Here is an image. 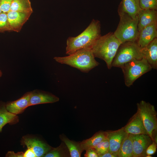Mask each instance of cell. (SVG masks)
Here are the masks:
<instances>
[{
  "label": "cell",
  "mask_w": 157,
  "mask_h": 157,
  "mask_svg": "<svg viewBox=\"0 0 157 157\" xmlns=\"http://www.w3.org/2000/svg\"><path fill=\"white\" fill-rule=\"evenodd\" d=\"M24 153L22 151L15 153L13 151H8L6 154V157H23Z\"/></svg>",
  "instance_id": "4dcf8cb0"
},
{
  "label": "cell",
  "mask_w": 157,
  "mask_h": 157,
  "mask_svg": "<svg viewBox=\"0 0 157 157\" xmlns=\"http://www.w3.org/2000/svg\"><path fill=\"white\" fill-rule=\"evenodd\" d=\"M139 32L146 26L157 22V11L154 10H141L138 15Z\"/></svg>",
  "instance_id": "e0dca14e"
},
{
  "label": "cell",
  "mask_w": 157,
  "mask_h": 157,
  "mask_svg": "<svg viewBox=\"0 0 157 157\" xmlns=\"http://www.w3.org/2000/svg\"><path fill=\"white\" fill-rule=\"evenodd\" d=\"M86 152L84 156L85 157H99L94 148H90L86 150Z\"/></svg>",
  "instance_id": "f546056e"
},
{
  "label": "cell",
  "mask_w": 157,
  "mask_h": 157,
  "mask_svg": "<svg viewBox=\"0 0 157 157\" xmlns=\"http://www.w3.org/2000/svg\"><path fill=\"white\" fill-rule=\"evenodd\" d=\"M10 31L8 24L7 13L2 12L0 14V32Z\"/></svg>",
  "instance_id": "4316f807"
},
{
  "label": "cell",
  "mask_w": 157,
  "mask_h": 157,
  "mask_svg": "<svg viewBox=\"0 0 157 157\" xmlns=\"http://www.w3.org/2000/svg\"><path fill=\"white\" fill-rule=\"evenodd\" d=\"M157 37V22L145 27L139 32L136 42L142 48L146 47Z\"/></svg>",
  "instance_id": "7c38bea8"
},
{
  "label": "cell",
  "mask_w": 157,
  "mask_h": 157,
  "mask_svg": "<svg viewBox=\"0 0 157 157\" xmlns=\"http://www.w3.org/2000/svg\"><path fill=\"white\" fill-rule=\"evenodd\" d=\"M23 157H37L34 151L31 149H27L24 153Z\"/></svg>",
  "instance_id": "1f68e13d"
},
{
  "label": "cell",
  "mask_w": 157,
  "mask_h": 157,
  "mask_svg": "<svg viewBox=\"0 0 157 157\" xmlns=\"http://www.w3.org/2000/svg\"><path fill=\"white\" fill-rule=\"evenodd\" d=\"M143 58L152 69H157V38H156L144 48H141Z\"/></svg>",
  "instance_id": "2e32d148"
},
{
  "label": "cell",
  "mask_w": 157,
  "mask_h": 157,
  "mask_svg": "<svg viewBox=\"0 0 157 157\" xmlns=\"http://www.w3.org/2000/svg\"><path fill=\"white\" fill-rule=\"evenodd\" d=\"M106 131L109 144V152L118 155L122 143L128 133L125 131L123 127L117 130Z\"/></svg>",
  "instance_id": "30bf717a"
},
{
  "label": "cell",
  "mask_w": 157,
  "mask_h": 157,
  "mask_svg": "<svg viewBox=\"0 0 157 157\" xmlns=\"http://www.w3.org/2000/svg\"><path fill=\"white\" fill-rule=\"evenodd\" d=\"M118 13L120 21L114 35L122 43L136 41L139 34L138 16L133 18L123 12L118 11Z\"/></svg>",
  "instance_id": "277c9868"
},
{
  "label": "cell",
  "mask_w": 157,
  "mask_h": 157,
  "mask_svg": "<svg viewBox=\"0 0 157 157\" xmlns=\"http://www.w3.org/2000/svg\"><path fill=\"white\" fill-rule=\"evenodd\" d=\"M121 68L124 74L125 84L128 87L131 86L139 78L152 69L144 58L132 60L124 64Z\"/></svg>",
  "instance_id": "8992f818"
},
{
  "label": "cell",
  "mask_w": 157,
  "mask_h": 157,
  "mask_svg": "<svg viewBox=\"0 0 157 157\" xmlns=\"http://www.w3.org/2000/svg\"><path fill=\"white\" fill-rule=\"evenodd\" d=\"M70 157V155L68 148L63 141L59 146L56 148H53L43 156V157Z\"/></svg>",
  "instance_id": "cb8c5ba5"
},
{
  "label": "cell",
  "mask_w": 157,
  "mask_h": 157,
  "mask_svg": "<svg viewBox=\"0 0 157 157\" xmlns=\"http://www.w3.org/2000/svg\"><path fill=\"white\" fill-rule=\"evenodd\" d=\"M118 157H133V147L130 134L123 142L118 153Z\"/></svg>",
  "instance_id": "603a6c76"
},
{
  "label": "cell",
  "mask_w": 157,
  "mask_h": 157,
  "mask_svg": "<svg viewBox=\"0 0 157 157\" xmlns=\"http://www.w3.org/2000/svg\"><path fill=\"white\" fill-rule=\"evenodd\" d=\"M31 91L25 93L19 99L5 103L7 110L10 113L17 115L23 113L30 106L29 100Z\"/></svg>",
  "instance_id": "9a60e30c"
},
{
  "label": "cell",
  "mask_w": 157,
  "mask_h": 157,
  "mask_svg": "<svg viewBox=\"0 0 157 157\" xmlns=\"http://www.w3.org/2000/svg\"><path fill=\"white\" fill-rule=\"evenodd\" d=\"M13 0H0V6L2 12L7 13L10 10Z\"/></svg>",
  "instance_id": "83f0119b"
},
{
  "label": "cell",
  "mask_w": 157,
  "mask_h": 157,
  "mask_svg": "<svg viewBox=\"0 0 157 157\" xmlns=\"http://www.w3.org/2000/svg\"><path fill=\"white\" fill-rule=\"evenodd\" d=\"M99 156L109 151V144L108 138L99 143L95 148Z\"/></svg>",
  "instance_id": "d4e9b609"
},
{
  "label": "cell",
  "mask_w": 157,
  "mask_h": 157,
  "mask_svg": "<svg viewBox=\"0 0 157 157\" xmlns=\"http://www.w3.org/2000/svg\"><path fill=\"white\" fill-rule=\"evenodd\" d=\"M157 130H153L151 134V138L153 142L157 144Z\"/></svg>",
  "instance_id": "d6a6232c"
},
{
  "label": "cell",
  "mask_w": 157,
  "mask_h": 157,
  "mask_svg": "<svg viewBox=\"0 0 157 157\" xmlns=\"http://www.w3.org/2000/svg\"><path fill=\"white\" fill-rule=\"evenodd\" d=\"M131 134L133 147V157H145L147 147L153 141L148 134Z\"/></svg>",
  "instance_id": "9c48e42d"
},
{
  "label": "cell",
  "mask_w": 157,
  "mask_h": 157,
  "mask_svg": "<svg viewBox=\"0 0 157 157\" xmlns=\"http://www.w3.org/2000/svg\"><path fill=\"white\" fill-rule=\"evenodd\" d=\"M122 43L113 33L110 32L104 35H101L91 49L95 58L104 60L108 68L110 69L112 67L113 60Z\"/></svg>",
  "instance_id": "7a4b0ae2"
},
{
  "label": "cell",
  "mask_w": 157,
  "mask_h": 157,
  "mask_svg": "<svg viewBox=\"0 0 157 157\" xmlns=\"http://www.w3.org/2000/svg\"><path fill=\"white\" fill-rule=\"evenodd\" d=\"M7 14L10 31L17 32L20 31L31 14L13 11H10Z\"/></svg>",
  "instance_id": "4fadbf2b"
},
{
  "label": "cell",
  "mask_w": 157,
  "mask_h": 157,
  "mask_svg": "<svg viewBox=\"0 0 157 157\" xmlns=\"http://www.w3.org/2000/svg\"><path fill=\"white\" fill-rule=\"evenodd\" d=\"M141 9L139 0H122L118 8V11L124 13L133 18H135Z\"/></svg>",
  "instance_id": "ac0fdd59"
},
{
  "label": "cell",
  "mask_w": 157,
  "mask_h": 157,
  "mask_svg": "<svg viewBox=\"0 0 157 157\" xmlns=\"http://www.w3.org/2000/svg\"><path fill=\"white\" fill-rule=\"evenodd\" d=\"M10 11L31 14L33 12L30 0H13Z\"/></svg>",
  "instance_id": "7402d4cb"
},
{
  "label": "cell",
  "mask_w": 157,
  "mask_h": 157,
  "mask_svg": "<svg viewBox=\"0 0 157 157\" xmlns=\"http://www.w3.org/2000/svg\"><path fill=\"white\" fill-rule=\"evenodd\" d=\"M2 12V11L1 7H0V14Z\"/></svg>",
  "instance_id": "d590c367"
},
{
  "label": "cell",
  "mask_w": 157,
  "mask_h": 157,
  "mask_svg": "<svg viewBox=\"0 0 157 157\" xmlns=\"http://www.w3.org/2000/svg\"><path fill=\"white\" fill-rule=\"evenodd\" d=\"M53 59L58 63L68 65L84 73L88 72L99 64L95 59L91 49H89L78 50L67 56L55 57Z\"/></svg>",
  "instance_id": "3957f363"
},
{
  "label": "cell",
  "mask_w": 157,
  "mask_h": 157,
  "mask_svg": "<svg viewBox=\"0 0 157 157\" xmlns=\"http://www.w3.org/2000/svg\"><path fill=\"white\" fill-rule=\"evenodd\" d=\"M141 10L157 9V0H139Z\"/></svg>",
  "instance_id": "484cf974"
},
{
  "label": "cell",
  "mask_w": 157,
  "mask_h": 157,
  "mask_svg": "<svg viewBox=\"0 0 157 157\" xmlns=\"http://www.w3.org/2000/svg\"><path fill=\"white\" fill-rule=\"evenodd\" d=\"M143 58L141 48L136 41L126 42L119 46L112 63V67L121 68L132 60Z\"/></svg>",
  "instance_id": "5b68a950"
},
{
  "label": "cell",
  "mask_w": 157,
  "mask_h": 157,
  "mask_svg": "<svg viewBox=\"0 0 157 157\" xmlns=\"http://www.w3.org/2000/svg\"><path fill=\"white\" fill-rule=\"evenodd\" d=\"M123 127L125 131L128 134H148L141 115L138 110Z\"/></svg>",
  "instance_id": "8fae6325"
},
{
  "label": "cell",
  "mask_w": 157,
  "mask_h": 157,
  "mask_svg": "<svg viewBox=\"0 0 157 157\" xmlns=\"http://www.w3.org/2000/svg\"><path fill=\"white\" fill-rule=\"evenodd\" d=\"M21 144L32 149L37 157H43L53 148L44 141L29 135H25L22 137Z\"/></svg>",
  "instance_id": "ba28073f"
},
{
  "label": "cell",
  "mask_w": 157,
  "mask_h": 157,
  "mask_svg": "<svg viewBox=\"0 0 157 157\" xmlns=\"http://www.w3.org/2000/svg\"><path fill=\"white\" fill-rule=\"evenodd\" d=\"M137 106V110L139 112L148 134L151 137L152 131L157 130V113L154 106L144 100L138 103Z\"/></svg>",
  "instance_id": "52a82bcc"
},
{
  "label": "cell",
  "mask_w": 157,
  "mask_h": 157,
  "mask_svg": "<svg viewBox=\"0 0 157 157\" xmlns=\"http://www.w3.org/2000/svg\"><path fill=\"white\" fill-rule=\"evenodd\" d=\"M101 35L100 22L93 19L78 35L68 38L66 41V54L70 55L82 49H91Z\"/></svg>",
  "instance_id": "6da1fadb"
},
{
  "label": "cell",
  "mask_w": 157,
  "mask_h": 157,
  "mask_svg": "<svg viewBox=\"0 0 157 157\" xmlns=\"http://www.w3.org/2000/svg\"><path fill=\"white\" fill-rule=\"evenodd\" d=\"M157 145L154 142L149 145L147 147L146 151V154L147 155H151L154 154L156 151Z\"/></svg>",
  "instance_id": "f1b7e54d"
},
{
  "label": "cell",
  "mask_w": 157,
  "mask_h": 157,
  "mask_svg": "<svg viewBox=\"0 0 157 157\" xmlns=\"http://www.w3.org/2000/svg\"><path fill=\"white\" fill-rule=\"evenodd\" d=\"M99 157H118L117 154L108 152L100 156Z\"/></svg>",
  "instance_id": "836d02e7"
},
{
  "label": "cell",
  "mask_w": 157,
  "mask_h": 157,
  "mask_svg": "<svg viewBox=\"0 0 157 157\" xmlns=\"http://www.w3.org/2000/svg\"><path fill=\"white\" fill-rule=\"evenodd\" d=\"M2 73L1 71L0 70V78L2 76Z\"/></svg>",
  "instance_id": "e575fe53"
},
{
  "label": "cell",
  "mask_w": 157,
  "mask_h": 157,
  "mask_svg": "<svg viewBox=\"0 0 157 157\" xmlns=\"http://www.w3.org/2000/svg\"><path fill=\"white\" fill-rule=\"evenodd\" d=\"M107 138L106 131H99L91 138L81 142V147L83 151L90 148H95L99 143Z\"/></svg>",
  "instance_id": "ffe728a7"
},
{
  "label": "cell",
  "mask_w": 157,
  "mask_h": 157,
  "mask_svg": "<svg viewBox=\"0 0 157 157\" xmlns=\"http://www.w3.org/2000/svg\"><path fill=\"white\" fill-rule=\"evenodd\" d=\"M19 121L17 115L8 112L6 109L5 103L0 101V133L3 127L6 124L13 125L17 123Z\"/></svg>",
  "instance_id": "d6986e66"
},
{
  "label": "cell",
  "mask_w": 157,
  "mask_h": 157,
  "mask_svg": "<svg viewBox=\"0 0 157 157\" xmlns=\"http://www.w3.org/2000/svg\"><path fill=\"white\" fill-rule=\"evenodd\" d=\"M59 100L58 97L51 93L35 90L31 91L30 106L41 104L54 103L58 101Z\"/></svg>",
  "instance_id": "5bb4252c"
},
{
  "label": "cell",
  "mask_w": 157,
  "mask_h": 157,
  "mask_svg": "<svg viewBox=\"0 0 157 157\" xmlns=\"http://www.w3.org/2000/svg\"><path fill=\"white\" fill-rule=\"evenodd\" d=\"M60 138L65 144L69 152L71 157H80L84 151L82 149L81 142H76L69 140L65 135H60Z\"/></svg>",
  "instance_id": "44dd1931"
}]
</instances>
